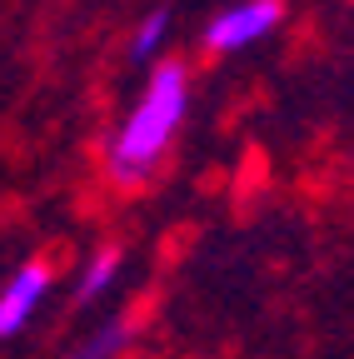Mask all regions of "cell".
<instances>
[{
	"label": "cell",
	"instance_id": "6da1fadb",
	"mask_svg": "<svg viewBox=\"0 0 354 359\" xmlns=\"http://www.w3.org/2000/svg\"><path fill=\"white\" fill-rule=\"evenodd\" d=\"M185 115H190V70L180 60H160L145 75L135 105L125 110V120L110 130L105 175L115 185H145V180L160 170V160L170 155Z\"/></svg>",
	"mask_w": 354,
	"mask_h": 359
},
{
	"label": "cell",
	"instance_id": "7a4b0ae2",
	"mask_svg": "<svg viewBox=\"0 0 354 359\" xmlns=\"http://www.w3.org/2000/svg\"><path fill=\"white\" fill-rule=\"evenodd\" d=\"M285 15L290 11L280 6V0H240V6H225V11H215L210 25H205V50L240 55V50H250V45L270 40L285 25Z\"/></svg>",
	"mask_w": 354,
	"mask_h": 359
},
{
	"label": "cell",
	"instance_id": "3957f363",
	"mask_svg": "<svg viewBox=\"0 0 354 359\" xmlns=\"http://www.w3.org/2000/svg\"><path fill=\"white\" fill-rule=\"evenodd\" d=\"M50 285H55V269L46 259H25L20 269H11V280L0 285V339H15L35 320V309L46 304Z\"/></svg>",
	"mask_w": 354,
	"mask_h": 359
},
{
	"label": "cell",
	"instance_id": "277c9868",
	"mask_svg": "<svg viewBox=\"0 0 354 359\" xmlns=\"http://www.w3.org/2000/svg\"><path fill=\"white\" fill-rule=\"evenodd\" d=\"M120 269H125V250H120V245H105V250H95L90 259L80 264L75 299H80V304H95V299H105V294L115 290V280H120Z\"/></svg>",
	"mask_w": 354,
	"mask_h": 359
},
{
	"label": "cell",
	"instance_id": "5b68a950",
	"mask_svg": "<svg viewBox=\"0 0 354 359\" xmlns=\"http://www.w3.org/2000/svg\"><path fill=\"white\" fill-rule=\"evenodd\" d=\"M170 25H175V11H165V6L150 11V15L135 25V35H130V50H125V55L135 60V65H150V70H155V65H160V50H165V40H170Z\"/></svg>",
	"mask_w": 354,
	"mask_h": 359
},
{
	"label": "cell",
	"instance_id": "8992f818",
	"mask_svg": "<svg viewBox=\"0 0 354 359\" xmlns=\"http://www.w3.org/2000/svg\"><path fill=\"white\" fill-rule=\"evenodd\" d=\"M125 344H130V320H105L100 330H90L70 349V359H115Z\"/></svg>",
	"mask_w": 354,
	"mask_h": 359
}]
</instances>
